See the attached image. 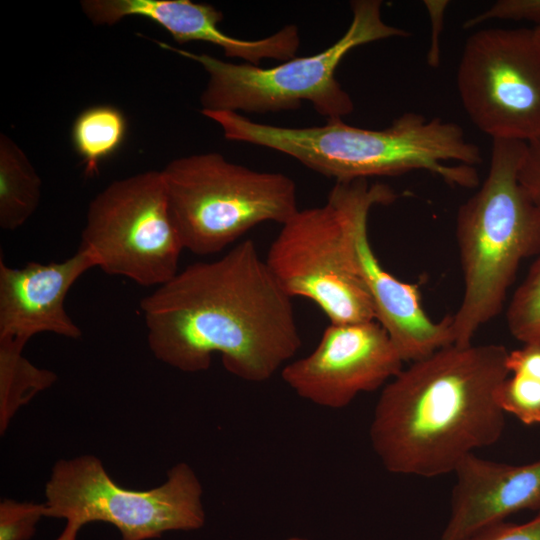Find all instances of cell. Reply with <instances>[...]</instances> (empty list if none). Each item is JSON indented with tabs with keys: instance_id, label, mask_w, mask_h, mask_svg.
Returning <instances> with one entry per match:
<instances>
[{
	"instance_id": "obj_4",
	"label": "cell",
	"mask_w": 540,
	"mask_h": 540,
	"mask_svg": "<svg viewBox=\"0 0 540 540\" xmlns=\"http://www.w3.org/2000/svg\"><path fill=\"white\" fill-rule=\"evenodd\" d=\"M526 147L522 141L492 140L488 174L458 209L455 232L464 290L452 316L456 345L471 344L500 313L520 264L540 253V208L518 177Z\"/></svg>"
},
{
	"instance_id": "obj_26",
	"label": "cell",
	"mask_w": 540,
	"mask_h": 540,
	"mask_svg": "<svg viewBox=\"0 0 540 540\" xmlns=\"http://www.w3.org/2000/svg\"><path fill=\"white\" fill-rule=\"evenodd\" d=\"M533 31H534L535 39L537 40L538 44L540 45V26L539 27H534Z\"/></svg>"
},
{
	"instance_id": "obj_7",
	"label": "cell",
	"mask_w": 540,
	"mask_h": 540,
	"mask_svg": "<svg viewBox=\"0 0 540 540\" xmlns=\"http://www.w3.org/2000/svg\"><path fill=\"white\" fill-rule=\"evenodd\" d=\"M45 517L65 520L55 540H77L91 522L116 527L121 540H149L205 523L202 486L193 469L178 463L160 486L130 490L116 484L93 455L58 461L45 486Z\"/></svg>"
},
{
	"instance_id": "obj_12",
	"label": "cell",
	"mask_w": 540,
	"mask_h": 540,
	"mask_svg": "<svg viewBox=\"0 0 540 540\" xmlns=\"http://www.w3.org/2000/svg\"><path fill=\"white\" fill-rule=\"evenodd\" d=\"M386 330L376 321L332 324L316 348L282 368L283 381L301 398L339 409L362 392H371L403 369Z\"/></svg>"
},
{
	"instance_id": "obj_21",
	"label": "cell",
	"mask_w": 540,
	"mask_h": 540,
	"mask_svg": "<svg viewBox=\"0 0 540 540\" xmlns=\"http://www.w3.org/2000/svg\"><path fill=\"white\" fill-rule=\"evenodd\" d=\"M45 503L4 499L0 503V540H30L41 518Z\"/></svg>"
},
{
	"instance_id": "obj_8",
	"label": "cell",
	"mask_w": 540,
	"mask_h": 540,
	"mask_svg": "<svg viewBox=\"0 0 540 540\" xmlns=\"http://www.w3.org/2000/svg\"><path fill=\"white\" fill-rule=\"evenodd\" d=\"M265 262L290 298L309 299L330 323L375 320L371 296L355 265L340 183L324 205L298 210L282 225Z\"/></svg>"
},
{
	"instance_id": "obj_19",
	"label": "cell",
	"mask_w": 540,
	"mask_h": 540,
	"mask_svg": "<svg viewBox=\"0 0 540 540\" xmlns=\"http://www.w3.org/2000/svg\"><path fill=\"white\" fill-rule=\"evenodd\" d=\"M506 319L510 333L523 345H540V253L515 290Z\"/></svg>"
},
{
	"instance_id": "obj_5",
	"label": "cell",
	"mask_w": 540,
	"mask_h": 540,
	"mask_svg": "<svg viewBox=\"0 0 540 540\" xmlns=\"http://www.w3.org/2000/svg\"><path fill=\"white\" fill-rule=\"evenodd\" d=\"M350 7L351 23L336 42L316 54L294 57L274 67L236 64L167 43L158 44L197 62L208 73L200 97L201 110L268 113L295 110L303 102H310L327 121L342 120L354 110L351 96L336 78L343 58L356 47L409 35L383 20L380 0H354Z\"/></svg>"
},
{
	"instance_id": "obj_17",
	"label": "cell",
	"mask_w": 540,
	"mask_h": 540,
	"mask_svg": "<svg viewBox=\"0 0 540 540\" xmlns=\"http://www.w3.org/2000/svg\"><path fill=\"white\" fill-rule=\"evenodd\" d=\"M127 133L124 114L111 105H97L83 110L72 126V143L84 164V172L94 176L100 164L123 144Z\"/></svg>"
},
{
	"instance_id": "obj_9",
	"label": "cell",
	"mask_w": 540,
	"mask_h": 540,
	"mask_svg": "<svg viewBox=\"0 0 540 540\" xmlns=\"http://www.w3.org/2000/svg\"><path fill=\"white\" fill-rule=\"evenodd\" d=\"M82 248L96 267L144 287H159L178 272L184 250L161 171L115 180L89 204Z\"/></svg>"
},
{
	"instance_id": "obj_13",
	"label": "cell",
	"mask_w": 540,
	"mask_h": 540,
	"mask_svg": "<svg viewBox=\"0 0 540 540\" xmlns=\"http://www.w3.org/2000/svg\"><path fill=\"white\" fill-rule=\"evenodd\" d=\"M81 7L94 24L113 25L128 16L145 17L167 30L179 44L207 42L220 47L227 57L256 66L264 59H292L300 46L299 30L293 24L260 39L230 36L218 26L223 19L220 10L191 0H84Z\"/></svg>"
},
{
	"instance_id": "obj_22",
	"label": "cell",
	"mask_w": 540,
	"mask_h": 540,
	"mask_svg": "<svg viewBox=\"0 0 540 540\" xmlns=\"http://www.w3.org/2000/svg\"><path fill=\"white\" fill-rule=\"evenodd\" d=\"M528 21L540 26V0H498L487 10L467 19L464 29L490 20Z\"/></svg>"
},
{
	"instance_id": "obj_2",
	"label": "cell",
	"mask_w": 540,
	"mask_h": 540,
	"mask_svg": "<svg viewBox=\"0 0 540 540\" xmlns=\"http://www.w3.org/2000/svg\"><path fill=\"white\" fill-rule=\"evenodd\" d=\"M508 352L499 344H451L402 369L384 386L370 425L382 465L395 474L440 476L498 441Z\"/></svg>"
},
{
	"instance_id": "obj_24",
	"label": "cell",
	"mask_w": 540,
	"mask_h": 540,
	"mask_svg": "<svg viewBox=\"0 0 540 540\" xmlns=\"http://www.w3.org/2000/svg\"><path fill=\"white\" fill-rule=\"evenodd\" d=\"M519 181L540 208V136L527 143Z\"/></svg>"
},
{
	"instance_id": "obj_25",
	"label": "cell",
	"mask_w": 540,
	"mask_h": 540,
	"mask_svg": "<svg viewBox=\"0 0 540 540\" xmlns=\"http://www.w3.org/2000/svg\"><path fill=\"white\" fill-rule=\"evenodd\" d=\"M431 22V42L427 53V63L432 68H437L440 64V33L443 27L445 10L449 5L446 0H425Z\"/></svg>"
},
{
	"instance_id": "obj_10",
	"label": "cell",
	"mask_w": 540,
	"mask_h": 540,
	"mask_svg": "<svg viewBox=\"0 0 540 540\" xmlns=\"http://www.w3.org/2000/svg\"><path fill=\"white\" fill-rule=\"evenodd\" d=\"M456 83L469 119L492 140L528 143L540 136V45L533 29L473 33Z\"/></svg>"
},
{
	"instance_id": "obj_18",
	"label": "cell",
	"mask_w": 540,
	"mask_h": 540,
	"mask_svg": "<svg viewBox=\"0 0 540 540\" xmlns=\"http://www.w3.org/2000/svg\"><path fill=\"white\" fill-rule=\"evenodd\" d=\"M24 344L0 339V430L5 432L14 413L56 380L52 371L33 365L23 354Z\"/></svg>"
},
{
	"instance_id": "obj_11",
	"label": "cell",
	"mask_w": 540,
	"mask_h": 540,
	"mask_svg": "<svg viewBox=\"0 0 540 540\" xmlns=\"http://www.w3.org/2000/svg\"><path fill=\"white\" fill-rule=\"evenodd\" d=\"M340 183L357 271L371 296L375 320L386 330L403 361L414 362L454 344L452 316L431 319L421 304L418 287L388 272L371 247L370 210L394 202L397 193L386 184H370L365 179Z\"/></svg>"
},
{
	"instance_id": "obj_14",
	"label": "cell",
	"mask_w": 540,
	"mask_h": 540,
	"mask_svg": "<svg viewBox=\"0 0 540 540\" xmlns=\"http://www.w3.org/2000/svg\"><path fill=\"white\" fill-rule=\"evenodd\" d=\"M96 267L82 247L69 258L46 264L29 262L12 268L0 259V339L22 344L50 332L77 339L82 331L67 313L65 298L82 274Z\"/></svg>"
},
{
	"instance_id": "obj_1",
	"label": "cell",
	"mask_w": 540,
	"mask_h": 540,
	"mask_svg": "<svg viewBox=\"0 0 540 540\" xmlns=\"http://www.w3.org/2000/svg\"><path fill=\"white\" fill-rule=\"evenodd\" d=\"M291 299L248 239L197 262L140 301L149 348L180 371L207 370L213 354L248 382H264L302 341Z\"/></svg>"
},
{
	"instance_id": "obj_15",
	"label": "cell",
	"mask_w": 540,
	"mask_h": 540,
	"mask_svg": "<svg viewBox=\"0 0 540 540\" xmlns=\"http://www.w3.org/2000/svg\"><path fill=\"white\" fill-rule=\"evenodd\" d=\"M454 474L450 514L439 540H461L515 513L540 511V459L513 465L471 454Z\"/></svg>"
},
{
	"instance_id": "obj_23",
	"label": "cell",
	"mask_w": 540,
	"mask_h": 540,
	"mask_svg": "<svg viewBox=\"0 0 540 540\" xmlns=\"http://www.w3.org/2000/svg\"><path fill=\"white\" fill-rule=\"evenodd\" d=\"M461 540H540V511L527 522H499Z\"/></svg>"
},
{
	"instance_id": "obj_16",
	"label": "cell",
	"mask_w": 540,
	"mask_h": 540,
	"mask_svg": "<svg viewBox=\"0 0 540 540\" xmlns=\"http://www.w3.org/2000/svg\"><path fill=\"white\" fill-rule=\"evenodd\" d=\"M41 179L22 149L7 135H0V226L12 231L36 211Z\"/></svg>"
},
{
	"instance_id": "obj_3",
	"label": "cell",
	"mask_w": 540,
	"mask_h": 540,
	"mask_svg": "<svg viewBox=\"0 0 540 540\" xmlns=\"http://www.w3.org/2000/svg\"><path fill=\"white\" fill-rule=\"evenodd\" d=\"M227 140L288 155L336 182L427 171L451 186L476 188L480 148L463 129L439 117L407 112L384 129H366L344 120L321 126L283 127L255 122L231 111L202 110Z\"/></svg>"
},
{
	"instance_id": "obj_6",
	"label": "cell",
	"mask_w": 540,
	"mask_h": 540,
	"mask_svg": "<svg viewBox=\"0 0 540 540\" xmlns=\"http://www.w3.org/2000/svg\"><path fill=\"white\" fill-rule=\"evenodd\" d=\"M161 172L184 249L199 256L221 252L261 223L283 225L299 210L292 178L216 152L174 159Z\"/></svg>"
},
{
	"instance_id": "obj_20",
	"label": "cell",
	"mask_w": 540,
	"mask_h": 540,
	"mask_svg": "<svg viewBox=\"0 0 540 540\" xmlns=\"http://www.w3.org/2000/svg\"><path fill=\"white\" fill-rule=\"evenodd\" d=\"M498 399L506 414L526 425L540 424V377L509 373L499 389Z\"/></svg>"
},
{
	"instance_id": "obj_27",
	"label": "cell",
	"mask_w": 540,
	"mask_h": 540,
	"mask_svg": "<svg viewBox=\"0 0 540 540\" xmlns=\"http://www.w3.org/2000/svg\"><path fill=\"white\" fill-rule=\"evenodd\" d=\"M285 540H308V539H306L304 537H299V536H292V537H289V538H287Z\"/></svg>"
}]
</instances>
